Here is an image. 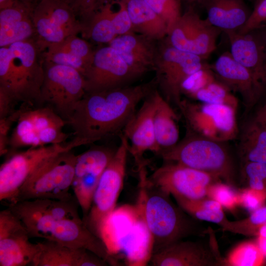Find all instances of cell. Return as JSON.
I'll return each instance as SVG.
<instances>
[{"instance_id":"1","label":"cell","mask_w":266,"mask_h":266,"mask_svg":"<svg viewBox=\"0 0 266 266\" xmlns=\"http://www.w3.org/2000/svg\"><path fill=\"white\" fill-rule=\"evenodd\" d=\"M156 79L138 85L86 93L67 121L75 137L91 143L123 130L135 112L139 103L157 84Z\"/></svg>"},{"instance_id":"2","label":"cell","mask_w":266,"mask_h":266,"mask_svg":"<svg viewBox=\"0 0 266 266\" xmlns=\"http://www.w3.org/2000/svg\"><path fill=\"white\" fill-rule=\"evenodd\" d=\"M98 236L116 265L121 259L127 266H146L153 253V237L136 204L116 207L102 223Z\"/></svg>"},{"instance_id":"3","label":"cell","mask_w":266,"mask_h":266,"mask_svg":"<svg viewBox=\"0 0 266 266\" xmlns=\"http://www.w3.org/2000/svg\"><path fill=\"white\" fill-rule=\"evenodd\" d=\"M151 184L148 177L140 179L136 202L154 239L153 253L190 235L204 236L210 233L169 198Z\"/></svg>"},{"instance_id":"4","label":"cell","mask_w":266,"mask_h":266,"mask_svg":"<svg viewBox=\"0 0 266 266\" xmlns=\"http://www.w3.org/2000/svg\"><path fill=\"white\" fill-rule=\"evenodd\" d=\"M32 39L0 48V87L18 102L40 104L44 67Z\"/></svg>"},{"instance_id":"5","label":"cell","mask_w":266,"mask_h":266,"mask_svg":"<svg viewBox=\"0 0 266 266\" xmlns=\"http://www.w3.org/2000/svg\"><path fill=\"white\" fill-rule=\"evenodd\" d=\"M174 146L160 151L165 161L178 163L210 174L235 188H239V165L223 142L188 131Z\"/></svg>"},{"instance_id":"6","label":"cell","mask_w":266,"mask_h":266,"mask_svg":"<svg viewBox=\"0 0 266 266\" xmlns=\"http://www.w3.org/2000/svg\"><path fill=\"white\" fill-rule=\"evenodd\" d=\"M30 237L54 241L76 248L86 249L108 264L111 257L101 239L92 233L82 219H61L52 215L17 216Z\"/></svg>"},{"instance_id":"7","label":"cell","mask_w":266,"mask_h":266,"mask_svg":"<svg viewBox=\"0 0 266 266\" xmlns=\"http://www.w3.org/2000/svg\"><path fill=\"white\" fill-rule=\"evenodd\" d=\"M90 143L88 140L75 137L67 143L29 147L9 155L0 167V202L7 205L13 203L23 184L51 157Z\"/></svg>"},{"instance_id":"8","label":"cell","mask_w":266,"mask_h":266,"mask_svg":"<svg viewBox=\"0 0 266 266\" xmlns=\"http://www.w3.org/2000/svg\"><path fill=\"white\" fill-rule=\"evenodd\" d=\"M77 158L72 150L47 160L23 184L13 203L37 199L69 200L75 197L69 191Z\"/></svg>"},{"instance_id":"9","label":"cell","mask_w":266,"mask_h":266,"mask_svg":"<svg viewBox=\"0 0 266 266\" xmlns=\"http://www.w3.org/2000/svg\"><path fill=\"white\" fill-rule=\"evenodd\" d=\"M25 104L15 112L16 126L9 136L13 149L65 143L69 134L66 121L49 106L30 108Z\"/></svg>"},{"instance_id":"10","label":"cell","mask_w":266,"mask_h":266,"mask_svg":"<svg viewBox=\"0 0 266 266\" xmlns=\"http://www.w3.org/2000/svg\"><path fill=\"white\" fill-rule=\"evenodd\" d=\"M129 153L128 140L122 134L120 144L95 189L90 211L86 217L82 219L90 230L98 236L102 223L116 208L123 186Z\"/></svg>"},{"instance_id":"11","label":"cell","mask_w":266,"mask_h":266,"mask_svg":"<svg viewBox=\"0 0 266 266\" xmlns=\"http://www.w3.org/2000/svg\"><path fill=\"white\" fill-rule=\"evenodd\" d=\"M86 93L83 75L76 69L46 63L40 104L46 103L67 121Z\"/></svg>"},{"instance_id":"12","label":"cell","mask_w":266,"mask_h":266,"mask_svg":"<svg viewBox=\"0 0 266 266\" xmlns=\"http://www.w3.org/2000/svg\"><path fill=\"white\" fill-rule=\"evenodd\" d=\"M76 16L67 0H39L33 8L32 20L40 51L84 31V26Z\"/></svg>"},{"instance_id":"13","label":"cell","mask_w":266,"mask_h":266,"mask_svg":"<svg viewBox=\"0 0 266 266\" xmlns=\"http://www.w3.org/2000/svg\"><path fill=\"white\" fill-rule=\"evenodd\" d=\"M188 131L223 142L237 135L236 109L227 105L194 103L182 100L178 106Z\"/></svg>"},{"instance_id":"14","label":"cell","mask_w":266,"mask_h":266,"mask_svg":"<svg viewBox=\"0 0 266 266\" xmlns=\"http://www.w3.org/2000/svg\"><path fill=\"white\" fill-rule=\"evenodd\" d=\"M157 47L154 70L156 80L168 101L178 106L181 99V87L191 74L205 67L200 57L179 50L166 39Z\"/></svg>"},{"instance_id":"15","label":"cell","mask_w":266,"mask_h":266,"mask_svg":"<svg viewBox=\"0 0 266 266\" xmlns=\"http://www.w3.org/2000/svg\"><path fill=\"white\" fill-rule=\"evenodd\" d=\"M148 180L153 186L173 197L193 200L207 197L210 186L222 181L206 172L168 162L157 168Z\"/></svg>"},{"instance_id":"16","label":"cell","mask_w":266,"mask_h":266,"mask_svg":"<svg viewBox=\"0 0 266 266\" xmlns=\"http://www.w3.org/2000/svg\"><path fill=\"white\" fill-rule=\"evenodd\" d=\"M221 30L201 19L195 8H187L168 33L166 39L176 48L203 59L216 49Z\"/></svg>"},{"instance_id":"17","label":"cell","mask_w":266,"mask_h":266,"mask_svg":"<svg viewBox=\"0 0 266 266\" xmlns=\"http://www.w3.org/2000/svg\"><path fill=\"white\" fill-rule=\"evenodd\" d=\"M86 93L98 92L130 85L140 76L109 45L95 50L84 76Z\"/></svg>"},{"instance_id":"18","label":"cell","mask_w":266,"mask_h":266,"mask_svg":"<svg viewBox=\"0 0 266 266\" xmlns=\"http://www.w3.org/2000/svg\"><path fill=\"white\" fill-rule=\"evenodd\" d=\"M30 238L25 226L8 207L1 210L0 266H32L39 246Z\"/></svg>"},{"instance_id":"19","label":"cell","mask_w":266,"mask_h":266,"mask_svg":"<svg viewBox=\"0 0 266 266\" xmlns=\"http://www.w3.org/2000/svg\"><path fill=\"white\" fill-rule=\"evenodd\" d=\"M115 151L96 147L77 155L71 189L82 210V219L90 211L95 189Z\"/></svg>"},{"instance_id":"20","label":"cell","mask_w":266,"mask_h":266,"mask_svg":"<svg viewBox=\"0 0 266 266\" xmlns=\"http://www.w3.org/2000/svg\"><path fill=\"white\" fill-rule=\"evenodd\" d=\"M152 91L123 129L129 142V152L134 159L139 174L146 173L144 153L151 151L158 154L160 151L154 129L155 103Z\"/></svg>"},{"instance_id":"21","label":"cell","mask_w":266,"mask_h":266,"mask_svg":"<svg viewBox=\"0 0 266 266\" xmlns=\"http://www.w3.org/2000/svg\"><path fill=\"white\" fill-rule=\"evenodd\" d=\"M153 266H225L226 260L213 246L199 241L173 243L153 253Z\"/></svg>"},{"instance_id":"22","label":"cell","mask_w":266,"mask_h":266,"mask_svg":"<svg viewBox=\"0 0 266 266\" xmlns=\"http://www.w3.org/2000/svg\"><path fill=\"white\" fill-rule=\"evenodd\" d=\"M210 68L218 80L240 95L246 111H249L259 100L265 84L235 61L230 52L220 56Z\"/></svg>"},{"instance_id":"23","label":"cell","mask_w":266,"mask_h":266,"mask_svg":"<svg viewBox=\"0 0 266 266\" xmlns=\"http://www.w3.org/2000/svg\"><path fill=\"white\" fill-rule=\"evenodd\" d=\"M145 36L132 32L118 35L108 45L114 49L140 77L155 68L157 47Z\"/></svg>"},{"instance_id":"24","label":"cell","mask_w":266,"mask_h":266,"mask_svg":"<svg viewBox=\"0 0 266 266\" xmlns=\"http://www.w3.org/2000/svg\"><path fill=\"white\" fill-rule=\"evenodd\" d=\"M39 251L32 266H104V260L84 248L69 247L44 239L37 242Z\"/></svg>"},{"instance_id":"25","label":"cell","mask_w":266,"mask_h":266,"mask_svg":"<svg viewBox=\"0 0 266 266\" xmlns=\"http://www.w3.org/2000/svg\"><path fill=\"white\" fill-rule=\"evenodd\" d=\"M230 43V54L261 82L266 84V63L262 48L252 32H225Z\"/></svg>"},{"instance_id":"26","label":"cell","mask_w":266,"mask_h":266,"mask_svg":"<svg viewBox=\"0 0 266 266\" xmlns=\"http://www.w3.org/2000/svg\"><path fill=\"white\" fill-rule=\"evenodd\" d=\"M201 6L208 21L224 32L239 30L251 13L244 0H204Z\"/></svg>"},{"instance_id":"27","label":"cell","mask_w":266,"mask_h":266,"mask_svg":"<svg viewBox=\"0 0 266 266\" xmlns=\"http://www.w3.org/2000/svg\"><path fill=\"white\" fill-rule=\"evenodd\" d=\"M130 17L134 33L155 41L168 34L165 22L143 0H123Z\"/></svg>"},{"instance_id":"28","label":"cell","mask_w":266,"mask_h":266,"mask_svg":"<svg viewBox=\"0 0 266 266\" xmlns=\"http://www.w3.org/2000/svg\"><path fill=\"white\" fill-rule=\"evenodd\" d=\"M152 95L155 103L154 116L155 135L161 151L174 146L178 142V116L168 101L158 90H153Z\"/></svg>"},{"instance_id":"29","label":"cell","mask_w":266,"mask_h":266,"mask_svg":"<svg viewBox=\"0 0 266 266\" xmlns=\"http://www.w3.org/2000/svg\"><path fill=\"white\" fill-rule=\"evenodd\" d=\"M237 154L239 163L266 164V130L254 118L248 121L241 131Z\"/></svg>"},{"instance_id":"30","label":"cell","mask_w":266,"mask_h":266,"mask_svg":"<svg viewBox=\"0 0 266 266\" xmlns=\"http://www.w3.org/2000/svg\"><path fill=\"white\" fill-rule=\"evenodd\" d=\"M174 198L186 213L197 220L211 222L221 226L228 220L221 204L208 197L193 200L179 197Z\"/></svg>"},{"instance_id":"31","label":"cell","mask_w":266,"mask_h":266,"mask_svg":"<svg viewBox=\"0 0 266 266\" xmlns=\"http://www.w3.org/2000/svg\"><path fill=\"white\" fill-rule=\"evenodd\" d=\"M112 1H106L93 15L85 26L84 32L96 42L109 43L117 36L113 23Z\"/></svg>"},{"instance_id":"32","label":"cell","mask_w":266,"mask_h":266,"mask_svg":"<svg viewBox=\"0 0 266 266\" xmlns=\"http://www.w3.org/2000/svg\"><path fill=\"white\" fill-rule=\"evenodd\" d=\"M232 91L217 79L209 83L191 96V98L202 103L224 104L237 109L238 99Z\"/></svg>"},{"instance_id":"33","label":"cell","mask_w":266,"mask_h":266,"mask_svg":"<svg viewBox=\"0 0 266 266\" xmlns=\"http://www.w3.org/2000/svg\"><path fill=\"white\" fill-rule=\"evenodd\" d=\"M265 258L257 242L247 241L235 246L225 260L229 266H260Z\"/></svg>"},{"instance_id":"34","label":"cell","mask_w":266,"mask_h":266,"mask_svg":"<svg viewBox=\"0 0 266 266\" xmlns=\"http://www.w3.org/2000/svg\"><path fill=\"white\" fill-rule=\"evenodd\" d=\"M266 223V206L264 205L252 212L247 218L237 220L228 219L221 226L223 232L245 236H257L260 227Z\"/></svg>"},{"instance_id":"35","label":"cell","mask_w":266,"mask_h":266,"mask_svg":"<svg viewBox=\"0 0 266 266\" xmlns=\"http://www.w3.org/2000/svg\"><path fill=\"white\" fill-rule=\"evenodd\" d=\"M239 188L266 192V164L244 162L239 164Z\"/></svg>"},{"instance_id":"36","label":"cell","mask_w":266,"mask_h":266,"mask_svg":"<svg viewBox=\"0 0 266 266\" xmlns=\"http://www.w3.org/2000/svg\"><path fill=\"white\" fill-rule=\"evenodd\" d=\"M35 34L32 16L0 26V46L8 47L19 41L31 39Z\"/></svg>"},{"instance_id":"37","label":"cell","mask_w":266,"mask_h":266,"mask_svg":"<svg viewBox=\"0 0 266 266\" xmlns=\"http://www.w3.org/2000/svg\"><path fill=\"white\" fill-rule=\"evenodd\" d=\"M43 54L46 63L68 66L78 70L84 76L90 65L81 58L71 52L47 49Z\"/></svg>"},{"instance_id":"38","label":"cell","mask_w":266,"mask_h":266,"mask_svg":"<svg viewBox=\"0 0 266 266\" xmlns=\"http://www.w3.org/2000/svg\"><path fill=\"white\" fill-rule=\"evenodd\" d=\"M166 23L168 33L181 17V0H143Z\"/></svg>"},{"instance_id":"39","label":"cell","mask_w":266,"mask_h":266,"mask_svg":"<svg viewBox=\"0 0 266 266\" xmlns=\"http://www.w3.org/2000/svg\"><path fill=\"white\" fill-rule=\"evenodd\" d=\"M47 49L61 50L71 52L81 58L90 65L92 62L95 51L85 40L77 35H70L58 43L49 46ZM45 49V50H46Z\"/></svg>"},{"instance_id":"40","label":"cell","mask_w":266,"mask_h":266,"mask_svg":"<svg viewBox=\"0 0 266 266\" xmlns=\"http://www.w3.org/2000/svg\"><path fill=\"white\" fill-rule=\"evenodd\" d=\"M207 197L230 210L234 209L239 205L238 192L235 188L222 181L217 182L210 186Z\"/></svg>"},{"instance_id":"41","label":"cell","mask_w":266,"mask_h":266,"mask_svg":"<svg viewBox=\"0 0 266 266\" xmlns=\"http://www.w3.org/2000/svg\"><path fill=\"white\" fill-rule=\"evenodd\" d=\"M216 79L210 66L207 65L191 74L184 80L181 87V94L191 98L198 91Z\"/></svg>"},{"instance_id":"42","label":"cell","mask_w":266,"mask_h":266,"mask_svg":"<svg viewBox=\"0 0 266 266\" xmlns=\"http://www.w3.org/2000/svg\"><path fill=\"white\" fill-rule=\"evenodd\" d=\"M238 192V203L251 213L264 205L266 192L243 188Z\"/></svg>"},{"instance_id":"43","label":"cell","mask_w":266,"mask_h":266,"mask_svg":"<svg viewBox=\"0 0 266 266\" xmlns=\"http://www.w3.org/2000/svg\"><path fill=\"white\" fill-rule=\"evenodd\" d=\"M253 9L246 23L238 31L247 33L266 25V0H256Z\"/></svg>"},{"instance_id":"44","label":"cell","mask_w":266,"mask_h":266,"mask_svg":"<svg viewBox=\"0 0 266 266\" xmlns=\"http://www.w3.org/2000/svg\"><path fill=\"white\" fill-rule=\"evenodd\" d=\"M76 15L88 22L95 12L106 2V0H67Z\"/></svg>"},{"instance_id":"45","label":"cell","mask_w":266,"mask_h":266,"mask_svg":"<svg viewBox=\"0 0 266 266\" xmlns=\"http://www.w3.org/2000/svg\"><path fill=\"white\" fill-rule=\"evenodd\" d=\"M119 8L114 11L113 23L115 32L118 35L127 34L133 31V26L130 15L123 0H117Z\"/></svg>"},{"instance_id":"46","label":"cell","mask_w":266,"mask_h":266,"mask_svg":"<svg viewBox=\"0 0 266 266\" xmlns=\"http://www.w3.org/2000/svg\"><path fill=\"white\" fill-rule=\"evenodd\" d=\"M14 122L12 117L0 118V155H5L8 152V147L9 143L8 136L11 127Z\"/></svg>"},{"instance_id":"47","label":"cell","mask_w":266,"mask_h":266,"mask_svg":"<svg viewBox=\"0 0 266 266\" xmlns=\"http://www.w3.org/2000/svg\"><path fill=\"white\" fill-rule=\"evenodd\" d=\"M17 103L6 91L0 87V118L12 115L17 110L15 109Z\"/></svg>"},{"instance_id":"48","label":"cell","mask_w":266,"mask_h":266,"mask_svg":"<svg viewBox=\"0 0 266 266\" xmlns=\"http://www.w3.org/2000/svg\"><path fill=\"white\" fill-rule=\"evenodd\" d=\"M250 32L252 33L259 42L266 63V25Z\"/></svg>"},{"instance_id":"49","label":"cell","mask_w":266,"mask_h":266,"mask_svg":"<svg viewBox=\"0 0 266 266\" xmlns=\"http://www.w3.org/2000/svg\"><path fill=\"white\" fill-rule=\"evenodd\" d=\"M253 118L266 130V102L258 110Z\"/></svg>"},{"instance_id":"50","label":"cell","mask_w":266,"mask_h":266,"mask_svg":"<svg viewBox=\"0 0 266 266\" xmlns=\"http://www.w3.org/2000/svg\"><path fill=\"white\" fill-rule=\"evenodd\" d=\"M256 242L265 258H266V237H257Z\"/></svg>"},{"instance_id":"51","label":"cell","mask_w":266,"mask_h":266,"mask_svg":"<svg viewBox=\"0 0 266 266\" xmlns=\"http://www.w3.org/2000/svg\"><path fill=\"white\" fill-rule=\"evenodd\" d=\"M204 0H181L182 3H184L187 6V8L192 7L195 8L198 5H201Z\"/></svg>"},{"instance_id":"52","label":"cell","mask_w":266,"mask_h":266,"mask_svg":"<svg viewBox=\"0 0 266 266\" xmlns=\"http://www.w3.org/2000/svg\"><path fill=\"white\" fill-rule=\"evenodd\" d=\"M257 237H266V223L263 225L259 229Z\"/></svg>"},{"instance_id":"53","label":"cell","mask_w":266,"mask_h":266,"mask_svg":"<svg viewBox=\"0 0 266 266\" xmlns=\"http://www.w3.org/2000/svg\"><path fill=\"white\" fill-rule=\"evenodd\" d=\"M15 0H0V9L11 5Z\"/></svg>"},{"instance_id":"54","label":"cell","mask_w":266,"mask_h":266,"mask_svg":"<svg viewBox=\"0 0 266 266\" xmlns=\"http://www.w3.org/2000/svg\"><path fill=\"white\" fill-rule=\"evenodd\" d=\"M19 0L25 3L28 6L33 8L39 0Z\"/></svg>"},{"instance_id":"55","label":"cell","mask_w":266,"mask_h":266,"mask_svg":"<svg viewBox=\"0 0 266 266\" xmlns=\"http://www.w3.org/2000/svg\"><path fill=\"white\" fill-rule=\"evenodd\" d=\"M246 0L254 2L256 0Z\"/></svg>"},{"instance_id":"56","label":"cell","mask_w":266,"mask_h":266,"mask_svg":"<svg viewBox=\"0 0 266 266\" xmlns=\"http://www.w3.org/2000/svg\"><path fill=\"white\" fill-rule=\"evenodd\" d=\"M109 0H106V1H109Z\"/></svg>"}]
</instances>
